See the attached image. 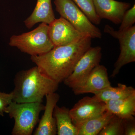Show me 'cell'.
<instances>
[{"instance_id": "cell-11", "label": "cell", "mask_w": 135, "mask_h": 135, "mask_svg": "<svg viewBox=\"0 0 135 135\" xmlns=\"http://www.w3.org/2000/svg\"><path fill=\"white\" fill-rule=\"evenodd\" d=\"M95 11L99 18L108 20L116 25L119 24L124 14L130 8L129 3L115 0H93Z\"/></svg>"}, {"instance_id": "cell-17", "label": "cell", "mask_w": 135, "mask_h": 135, "mask_svg": "<svg viewBox=\"0 0 135 135\" xmlns=\"http://www.w3.org/2000/svg\"><path fill=\"white\" fill-rule=\"evenodd\" d=\"M134 92L135 89L133 87L118 83L117 87L110 86L93 94L98 101L105 103L110 100L126 98Z\"/></svg>"}, {"instance_id": "cell-19", "label": "cell", "mask_w": 135, "mask_h": 135, "mask_svg": "<svg viewBox=\"0 0 135 135\" xmlns=\"http://www.w3.org/2000/svg\"><path fill=\"white\" fill-rule=\"evenodd\" d=\"M124 135L123 119L114 115L98 135Z\"/></svg>"}, {"instance_id": "cell-18", "label": "cell", "mask_w": 135, "mask_h": 135, "mask_svg": "<svg viewBox=\"0 0 135 135\" xmlns=\"http://www.w3.org/2000/svg\"><path fill=\"white\" fill-rule=\"evenodd\" d=\"M92 23L98 25L101 19L95 11L93 0H73Z\"/></svg>"}, {"instance_id": "cell-15", "label": "cell", "mask_w": 135, "mask_h": 135, "mask_svg": "<svg viewBox=\"0 0 135 135\" xmlns=\"http://www.w3.org/2000/svg\"><path fill=\"white\" fill-rule=\"evenodd\" d=\"M55 119L57 134L58 135H78V129L73 123L70 109L56 105L53 112Z\"/></svg>"}, {"instance_id": "cell-10", "label": "cell", "mask_w": 135, "mask_h": 135, "mask_svg": "<svg viewBox=\"0 0 135 135\" xmlns=\"http://www.w3.org/2000/svg\"><path fill=\"white\" fill-rule=\"evenodd\" d=\"M111 86L107 70L104 66L99 65L81 83L72 89L75 95L94 93Z\"/></svg>"}, {"instance_id": "cell-13", "label": "cell", "mask_w": 135, "mask_h": 135, "mask_svg": "<svg viewBox=\"0 0 135 135\" xmlns=\"http://www.w3.org/2000/svg\"><path fill=\"white\" fill-rule=\"evenodd\" d=\"M55 19L51 0H37L33 11L24 23L27 28L30 29L39 23L49 25Z\"/></svg>"}, {"instance_id": "cell-22", "label": "cell", "mask_w": 135, "mask_h": 135, "mask_svg": "<svg viewBox=\"0 0 135 135\" xmlns=\"http://www.w3.org/2000/svg\"><path fill=\"white\" fill-rule=\"evenodd\" d=\"M124 135H135V120L134 116L123 119Z\"/></svg>"}, {"instance_id": "cell-20", "label": "cell", "mask_w": 135, "mask_h": 135, "mask_svg": "<svg viewBox=\"0 0 135 135\" xmlns=\"http://www.w3.org/2000/svg\"><path fill=\"white\" fill-rule=\"evenodd\" d=\"M135 23V5L127 10L125 12L120 26L119 28V32H125L134 26Z\"/></svg>"}, {"instance_id": "cell-12", "label": "cell", "mask_w": 135, "mask_h": 135, "mask_svg": "<svg viewBox=\"0 0 135 135\" xmlns=\"http://www.w3.org/2000/svg\"><path fill=\"white\" fill-rule=\"evenodd\" d=\"M46 102L42 116L36 130L35 135H55L57 127L55 119L53 116L54 109L59 100V95L56 92L46 96Z\"/></svg>"}, {"instance_id": "cell-8", "label": "cell", "mask_w": 135, "mask_h": 135, "mask_svg": "<svg viewBox=\"0 0 135 135\" xmlns=\"http://www.w3.org/2000/svg\"><path fill=\"white\" fill-rule=\"evenodd\" d=\"M49 33L54 46L74 43L87 36L61 17L49 25Z\"/></svg>"}, {"instance_id": "cell-4", "label": "cell", "mask_w": 135, "mask_h": 135, "mask_svg": "<svg viewBox=\"0 0 135 135\" xmlns=\"http://www.w3.org/2000/svg\"><path fill=\"white\" fill-rule=\"evenodd\" d=\"M42 102L18 103L12 101L8 107L7 113L15 120L13 135H31L39 120L40 113L44 110Z\"/></svg>"}, {"instance_id": "cell-2", "label": "cell", "mask_w": 135, "mask_h": 135, "mask_svg": "<svg viewBox=\"0 0 135 135\" xmlns=\"http://www.w3.org/2000/svg\"><path fill=\"white\" fill-rule=\"evenodd\" d=\"M13 101L42 102L48 94L56 92L59 83L43 74L37 66L18 73L14 80Z\"/></svg>"}, {"instance_id": "cell-14", "label": "cell", "mask_w": 135, "mask_h": 135, "mask_svg": "<svg viewBox=\"0 0 135 135\" xmlns=\"http://www.w3.org/2000/svg\"><path fill=\"white\" fill-rule=\"evenodd\" d=\"M105 104L106 110L122 119L135 116V92L126 98L110 100Z\"/></svg>"}, {"instance_id": "cell-5", "label": "cell", "mask_w": 135, "mask_h": 135, "mask_svg": "<svg viewBox=\"0 0 135 135\" xmlns=\"http://www.w3.org/2000/svg\"><path fill=\"white\" fill-rule=\"evenodd\" d=\"M56 10L79 31L91 38H101L100 29L90 22L73 0H54Z\"/></svg>"}, {"instance_id": "cell-16", "label": "cell", "mask_w": 135, "mask_h": 135, "mask_svg": "<svg viewBox=\"0 0 135 135\" xmlns=\"http://www.w3.org/2000/svg\"><path fill=\"white\" fill-rule=\"evenodd\" d=\"M113 115L106 110L90 119L78 129V135H98Z\"/></svg>"}, {"instance_id": "cell-21", "label": "cell", "mask_w": 135, "mask_h": 135, "mask_svg": "<svg viewBox=\"0 0 135 135\" xmlns=\"http://www.w3.org/2000/svg\"><path fill=\"white\" fill-rule=\"evenodd\" d=\"M13 94L12 92L9 94L0 92V115H4L7 113V109L10 104L13 101Z\"/></svg>"}, {"instance_id": "cell-7", "label": "cell", "mask_w": 135, "mask_h": 135, "mask_svg": "<svg viewBox=\"0 0 135 135\" xmlns=\"http://www.w3.org/2000/svg\"><path fill=\"white\" fill-rule=\"evenodd\" d=\"M101 51L100 46L90 47L80 59L71 74L64 80V84L73 89L81 83L99 65L102 58Z\"/></svg>"}, {"instance_id": "cell-9", "label": "cell", "mask_w": 135, "mask_h": 135, "mask_svg": "<svg viewBox=\"0 0 135 135\" xmlns=\"http://www.w3.org/2000/svg\"><path fill=\"white\" fill-rule=\"evenodd\" d=\"M106 111L105 104L98 101L95 96L84 97L70 110L73 123L77 128L84 122Z\"/></svg>"}, {"instance_id": "cell-1", "label": "cell", "mask_w": 135, "mask_h": 135, "mask_svg": "<svg viewBox=\"0 0 135 135\" xmlns=\"http://www.w3.org/2000/svg\"><path fill=\"white\" fill-rule=\"evenodd\" d=\"M91 40L86 36L74 43L55 46L44 54L31 56V59L43 74L59 84L71 74L80 59L91 47Z\"/></svg>"}, {"instance_id": "cell-3", "label": "cell", "mask_w": 135, "mask_h": 135, "mask_svg": "<svg viewBox=\"0 0 135 135\" xmlns=\"http://www.w3.org/2000/svg\"><path fill=\"white\" fill-rule=\"evenodd\" d=\"M9 45L31 56L40 55L54 47L49 33V25L41 23L31 31L10 37Z\"/></svg>"}, {"instance_id": "cell-6", "label": "cell", "mask_w": 135, "mask_h": 135, "mask_svg": "<svg viewBox=\"0 0 135 135\" xmlns=\"http://www.w3.org/2000/svg\"><path fill=\"white\" fill-rule=\"evenodd\" d=\"M104 32L118 39L120 46V53L111 75L113 78L119 73L123 66L135 62V26L126 31L120 32L107 25L105 26Z\"/></svg>"}]
</instances>
